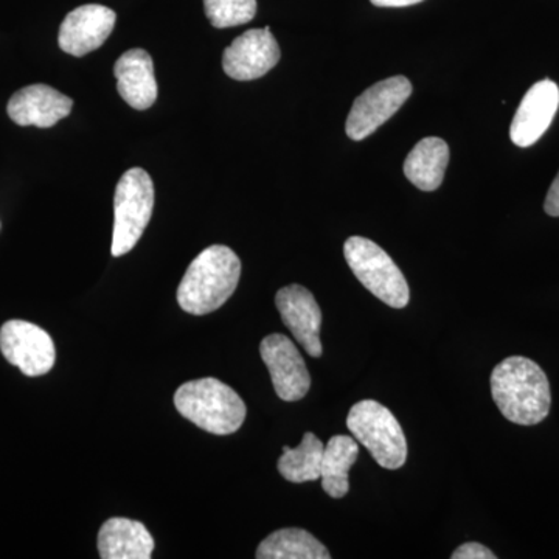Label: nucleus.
I'll list each match as a JSON object with an SVG mask.
<instances>
[{
	"label": "nucleus",
	"mask_w": 559,
	"mask_h": 559,
	"mask_svg": "<svg viewBox=\"0 0 559 559\" xmlns=\"http://www.w3.org/2000/svg\"><path fill=\"white\" fill-rule=\"evenodd\" d=\"M370 2L384 9H401V7L417 5L423 0H370Z\"/></svg>",
	"instance_id": "24"
},
{
	"label": "nucleus",
	"mask_w": 559,
	"mask_h": 559,
	"mask_svg": "<svg viewBox=\"0 0 559 559\" xmlns=\"http://www.w3.org/2000/svg\"><path fill=\"white\" fill-rule=\"evenodd\" d=\"M73 100L47 84L22 87L10 98L7 112L20 127L51 128L66 119Z\"/></svg>",
	"instance_id": "14"
},
{
	"label": "nucleus",
	"mask_w": 559,
	"mask_h": 559,
	"mask_svg": "<svg viewBox=\"0 0 559 559\" xmlns=\"http://www.w3.org/2000/svg\"><path fill=\"white\" fill-rule=\"evenodd\" d=\"M452 559H496V555L479 543H468L460 546L452 554Z\"/></svg>",
	"instance_id": "22"
},
{
	"label": "nucleus",
	"mask_w": 559,
	"mask_h": 559,
	"mask_svg": "<svg viewBox=\"0 0 559 559\" xmlns=\"http://www.w3.org/2000/svg\"><path fill=\"white\" fill-rule=\"evenodd\" d=\"M450 164V146L439 138L419 140L404 162V175L423 191L439 189Z\"/></svg>",
	"instance_id": "17"
},
{
	"label": "nucleus",
	"mask_w": 559,
	"mask_h": 559,
	"mask_svg": "<svg viewBox=\"0 0 559 559\" xmlns=\"http://www.w3.org/2000/svg\"><path fill=\"white\" fill-rule=\"evenodd\" d=\"M259 559H330L326 547L301 528H282L261 540Z\"/></svg>",
	"instance_id": "19"
},
{
	"label": "nucleus",
	"mask_w": 559,
	"mask_h": 559,
	"mask_svg": "<svg viewBox=\"0 0 559 559\" xmlns=\"http://www.w3.org/2000/svg\"><path fill=\"white\" fill-rule=\"evenodd\" d=\"M282 57L277 40L270 27L252 28L238 36L224 50L223 69L237 81H252L266 75Z\"/></svg>",
	"instance_id": "10"
},
{
	"label": "nucleus",
	"mask_w": 559,
	"mask_h": 559,
	"mask_svg": "<svg viewBox=\"0 0 559 559\" xmlns=\"http://www.w3.org/2000/svg\"><path fill=\"white\" fill-rule=\"evenodd\" d=\"M117 91L131 108L150 109L157 100V81L154 62L148 51L132 49L124 51L114 66Z\"/></svg>",
	"instance_id": "15"
},
{
	"label": "nucleus",
	"mask_w": 559,
	"mask_h": 559,
	"mask_svg": "<svg viewBox=\"0 0 559 559\" xmlns=\"http://www.w3.org/2000/svg\"><path fill=\"white\" fill-rule=\"evenodd\" d=\"M0 352L25 377L49 373L57 360V349L46 330L25 320H9L0 329Z\"/></svg>",
	"instance_id": "8"
},
{
	"label": "nucleus",
	"mask_w": 559,
	"mask_h": 559,
	"mask_svg": "<svg viewBox=\"0 0 559 559\" xmlns=\"http://www.w3.org/2000/svg\"><path fill=\"white\" fill-rule=\"evenodd\" d=\"M260 355L270 370L278 399L294 403L310 392L311 377L304 356L285 334H271L260 344Z\"/></svg>",
	"instance_id": "9"
},
{
	"label": "nucleus",
	"mask_w": 559,
	"mask_h": 559,
	"mask_svg": "<svg viewBox=\"0 0 559 559\" xmlns=\"http://www.w3.org/2000/svg\"><path fill=\"white\" fill-rule=\"evenodd\" d=\"M275 305L294 340L299 342L312 358H320L323 352L320 342L322 311L310 290L300 285L286 286L275 296Z\"/></svg>",
	"instance_id": "12"
},
{
	"label": "nucleus",
	"mask_w": 559,
	"mask_h": 559,
	"mask_svg": "<svg viewBox=\"0 0 559 559\" xmlns=\"http://www.w3.org/2000/svg\"><path fill=\"white\" fill-rule=\"evenodd\" d=\"M492 400L514 425L535 426L549 415L551 395L547 374L535 360L511 356L491 373Z\"/></svg>",
	"instance_id": "1"
},
{
	"label": "nucleus",
	"mask_w": 559,
	"mask_h": 559,
	"mask_svg": "<svg viewBox=\"0 0 559 559\" xmlns=\"http://www.w3.org/2000/svg\"><path fill=\"white\" fill-rule=\"evenodd\" d=\"M323 451L325 447L314 433H305L299 447L294 450L283 448V455L278 459L280 474L293 484L319 480L322 474Z\"/></svg>",
	"instance_id": "20"
},
{
	"label": "nucleus",
	"mask_w": 559,
	"mask_h": 559,
	"mask_svg": "<svg viewBox=\"0 0 559 559\" xmlns=\"http://www.w3.org/2000/svg\"><path fill=\"white\" fill-rule=\"evenodd\" d=\"M175 406L183 418L215 436L237 432L248 412L241 396L216 378H202L180 385Z\"/></svg>",
	"instance_id": "3"
},
{
	"label": "nucleus",
	"mask_w": 559,
	"mask_h": 559,
	"mask_svg": "<svg viewBox=\"0 0 559 559\" xmlns=\"http://www.w3.org/2000/svg\"><path fill=\"white\" fill-rule=\"evenodd\" d=\"M154 209V183L143 168H131L121 176L114 197V257L127 255L148 227Z\"/></svg>",
	"instance_id": "5"
},
{
	"label": "nucleus",
	"mask_w": 559,
	"mask_h": 559,
	"mask_svg": "<svg viewBox=\"0 0 559 559\" xmlns=\"http://www.w3.org/2000/svg\"><path fill=\"white\" fill-rule=\"evenodd\" d=\"M205 16L215 28L248 24L257 14V0H204Z\"/></svg>",
	"instance_id": "21"
},
{
	"label": "nucleus",
	"mask_w": 559,
	"mask_h": 559,
	"mask_svg": "<svg viewBox=\"0 0 559 559\" xmlns=\"http://www.w3.org/2000/svg\"><path fill=\"white\" fill-rule=\"evenodd\" d=\"M241 277V261L237 253L223 245L202 250L183 275L178 288V304L193 316L219 310L237 289Z\"/></svg>",
	"instance_id": "2"
},
{
	"label": "nucleus",
	"mask_w": 559,
	"mask_h": 559,
	"mask_svg": "<svg viewBox=\"0 0 559 559\" xmlns=\"http://www.w3.org/2000/svg\"><path fill=\"white\" fill-rule=\"evenodd\" d=\"M154 539L139 521L110 518L98 533V554L103 559H150Z\"/></svg>",
	"instance_id": "16"
},
{
	"label": "nucleus",
	"mask_w": 559,
	"mask_h": 559,
	"mask_svg": "<svg viewBox=\"0 0 559 559\" xmlns=\"http://www.w3.org/2000/svg\"><path fill=\"white\" fill-rule=\"evenodd\" d=\"M412 95L406 76H392L360 94L349 110L345 132L352 140H364L392 119Z\"/></svg>",
	"instance_id": "7"
},
{
	"label": "nucleus",
	"mask_w": 559,
	"mask_h": 559,
	"mask_svg": "<svg viewBox=\"0 0 559 559\" xmlns=\"http://www.w3.org/2000/svg\"><path fill=\"white\" fill-rule=\"evenodd\" d=\"M559 108V87L550 80H543L530 87L511 121L510 138L514 145L527 148L549 130Z\"/></svg>",
	"instance_id": "13"
},
{
	"label": "nucleus",
	"mask_w": 559,
	"mask_h": 559,
	"mask_svg": "<svg viewBox=\"0 0 559 559\" xmlns=\"http://www.w3.org/2000/svg\"><path fill=\"white\" fill-rule=\"evenodd\" d=\"M544 209H546L547 215L559 216V173L557 179L551 183L549 193H547L546 202H544Z\"/></svg>",
	"instance_id": "23"
},
{
	"label": "nucleus",
	"mask_w": 559,
	"mask_h": 559,
	"mask_svg": "<svg viewBox=\"0 0 559 559\" xmlns=\"http://www.w3.org/2000/svg\"><path fill=\"white\" fill-rule=\"evenodd\" d=\"M344 255L349 270L367 289L392 308H404L409 304L411 290L406 277L377 242L362 237L345 241Z\"/></svg>",
	"instance_id": "6"
},
{
	"label": "nucleus",
	"mask_w": 559,
	"mask_h": 559,
	"mask_svg": "<svg viewBox=\"0 0 559 559\" xmlns=\"http://www.w3.org/2000/svg\"><path fill=\"white\" fill-rule=\"evenodd\" d=\"M347 426L382 468L400 469L406 463V436L388 407L373 400L359 401L348 412Z\"/></svg>",
	"instance_id": "4"
},
{
	"label": "nucleus",
	"mask_w": 559,
	"mask_h": 559,
	"mask_svg": "<svg viewBox=\"0 0 559 559\" xmlns=\"http://www.w3.org/2000/svg\"><path fill=\"white\" fill-rule=\"evenodd\" d=\"M359 457L358 441L347 436L331 437L323 451L322 488L333 499H342L348 495L349 468Z\"/></svg>",
	"instance_id": "18"
},
{
	"label": "nucleus",
	"mask_w": 559,
	"mask_h": 559,
	"mask_svg": "<svg viewBox=\"0 0 559 559\" xmlns=\"http://www.w3.org/2000/svg\"><path fill=\"white\" fill-rule=\"evenodd\" d=\"M116 21V11L108 7L98 3L79 7L62 21L58 44L72 57H86L108 40Z\"/></svg>",
	"instance_id": "11"
}]
</instances>
